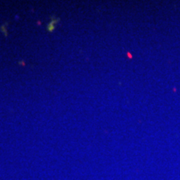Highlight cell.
<instances>
[{
	"instance_id": "6da1fadb",
	"label": "cell",
	"mask_w": 180,
	"mask_h": 180,
	"mask_svg": "<svg viewBox=\"0 0 180 180\" xmlns=\"http://www.w3.org/2000/svg\"><path fill=\"white\" fill-rule=\"evenodd\" d=\"M51 19H52V21H51L50 23L48 24V26H47V29H48V32H53L54 28H55L56 23H58L59 22V18H55L54 16L51 17Z\"/></svg>"
}]
</instances>
